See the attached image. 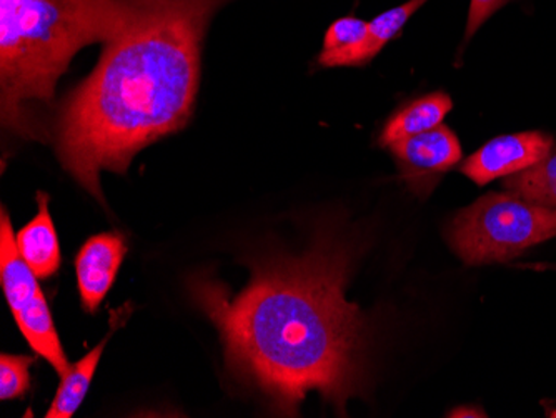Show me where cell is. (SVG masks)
Wrapping results in <instances>:
<instances>
[{
    "mask_svg": "<svg viewBox=\"0 0 556 418\" xmlns=\"http://www.w3.org/2000/svg\"><path fill=\"white\" fill-rule=\"evenodd\" d=\"M345 251L321 245L303 257L264 262L243 292L197 280L192 293L222 333L225 357L239 376L296 414L317 390L340 411L364 379L365 324L343 287Z\"/></svg>",
    "mask_w": 556,
    "mask_h": 418,
    "instance_id": "cell-1",
    "label": "cell"
},
{
    "mask_svg": "<svg viewBox=\"0 0 556 418\" xmlns=\"http://www.w3.org/2000/svg\"><path fill=\"white\" fill-rule=\"evenodd\" d=\"M227 0H125L121 30L61 112L62 165L97 199L100 172H125L150 143L186 126L200 47Z\"/></svg>",
    "mask_w": 556,
    "mask_h": 418,
    "instance_id": "cell-2",
    "label": "cell"
},
{
    "mask_svg": "<svg viewBox=\"0 0 556 418\" xmlns=\"http://www.w3.org/2000/svg\"><path fill=\"white\" fill-rule=\"evenodd\" d=\"M125 0H0V101L11 132L36 136L33 109L54 97L84 46L121 30Z\"/></svg>",
    "mask_w": 556,
    "mask_h": 418,
    "instance_id": "cell-3",
    "label": "cell"
},
{
    "mask_svg": "<svg viewBox=\"0 0 556 418\" xmlns=\"http://www.w3.org/2000/svg\"><path fill=\"white\" fill-rule=\"evenodd\" d=\"M556 237V208L490 192L453 218L448 242L468 265L508 262Z\"/></svg>",
    "mask_w": 556,
    "mask_h": 418,
    "instance_id": "cell-4",
    "label": "cell"
},
{
    "mask_svg": "<svg viewBox=\"0 0 556 418\" xmlns=\"http://www.w3.org/2000/svg\"><path fill=\"white\" fill-rule=\"evenodd\" d=\"M0 279L15 322L30 347L50 362L59 376L64 377L72 365L65 357L54 318L37 282L39 279L18 254L17 240L5 208H2L0 224Z\"/></svg>",
    "mask_w": 556,
    "mask_h": 418,
    "instance_id": "cell-5",
    "label": "cell"
},
{
    "mask_svg": "<svg viewBox=\"0 0 556 418\" xmlns=\"http://www.w3.org/2000/svg\"><path fill=\"white\" fill-rule=\"evenodd\" d=\"M403 179L420 197L432 192L440 177L462 161V147L448 127L407 137L390 145Z\"/></svg>",
    "mask_w": 556,
    "mask_h": 418,
    "instance_id": "cell-6",
    "label": "cell"
},
{
    "mask_svg": "<svg viewBox=\"0 0 556 418\" xmlns=\"http://www.w3.org/2000/svg\"><path fill=\"white\" fill-rule=\"evenodd\" d=\"M555 147L552 136L543 132L510 134L490 140L462 164V172L478 186L514 176L539 164Z\"/></svg>",
    "mask_w": 556,
    "mask_h": 418,
    "instance_id": "cell-7",
    "label": "cell"
},
{
    "mask_svg": "<svg viewBox=\"0 0 556 418\" xmlns=\"http://www.w3.org/2000/svg\"><path fill=\"white\" fill-rule=\"evenodd\" d=\"M127 254L125 240L118 233H100L87 240L75 261L80 301L90 314L99 308L114 286L122 261Z\"/></svg>",
    "mask_w": 556,
    "mask_h": 418,
    "instance_id": "cell-8",
    "label": "cell"
},
{
    "mask_svg": "<svg viewBox=\"0 0 556 418\" xmlns=\"http://www.w3.org/2000/svg\"><path fill=\"white\" fill-rule=\"evenodd\" d=\"M39 212L33 223L17 233L18 254L36 274L37 279H49L61 267V248L58 233L50 217L49 197L39 193Z\"/></svg>",
    "mask_w": 556,
    "mask_h": 418,
    "instance_id": "cell-9",
    "label": "cell"
},
{
    "mask_svg": "<svg viewBox=\"0 0 556 418\" xmlns=\"http://www.w3.org/2000/svg\"><path fill=\"white\" fill-rule=\"evenodd\" d=\"M428 0H408L399 8L390 9L383 14L368 22L367 39L361 46L353 47L352 51L333 59L328 67H357L370 62L383 47L405 27L412 15L424 8Z\"/></svg>",
    "mask_w": 556,
    "mask_h": 418,
    "instance_id": "cell-10",
    "label": "cell"
},
{
    "mask_svg": "<svg viewBox=\"0 0 556 418\" xmlns=\"http://www.w3.org/2000/svg\"><path fill=\"white\" fill-rule=\"evenodd\" d=\"M452 107V99L446 93L437 92L421 97L390 118L380 136V143L390 147L399 140L435 129L442 126L443 118Z\"/></svg>",
    "mask_w": 556,
    "mask_h": 418,
    "instance_id": "cell-11",
    "label": "cell"
},
{
    "mask_svg": "<svg viewBox=\"0 0 556 418\" xmlns=\"http://www.w3.org/2000/svg\"><path fill=\"white\" fill-rule=\"evenodd\" d=\"M105 343L108 340L99 343L86 357L72 365L71 370L62 377L54 404L50 405L47 410V418H71L75 411L79 410L87 392H89L100 357L104 354Z\"/></svg>",
    "mask_w": 556,
    "mask_h": 418,
    "instance_id": "cell-12",
    "label": "cell"
},
{
    "mask_svg": "<svg viewBox=\"0 0 556 418\" xmlns=\"http://www.w3.org/2000/svg\"><path fill=\"white\" fill-rule=\"evenodd\" d=\"M507 192L542 207L556 208V149L539 164L505 177Z\"/></svg>",
    "mask_w": 556,
    "mask_h": 418,
    "instance_id": "cell-13",
    "label": "cell"
},
{
    "mask_svg": "<svg viewBox=\"0 0 556 418\" xmlns=\"http://www.w3.org/2000/svg\"><path fill=\"white\" fill-rule=\"evenodd\" d=\"M368 34V22L358 17H343L333 22L328 27L327 36L324 40V51L318 58V64L321 67H328V64L339 55L352 51L353 47L361 46Z\"/></svg>",
    "mask_w": 556,
    "mask_h": 418,
    "instance_id": "cell-14",
    "label": "cell"
},
{
    "mask_svg": "<svg viewBox=\"0 0 556 418\" xmlns=\"http://www.w3.org/2000/svg\"><path fill=\"white\" fill-rule=\"evenodd\" d=\"M33 362V358L24 355L2 354L0 357V398L2 401L22 398L29 392V368Z\"/></svg>",
    "mask_w": 556,
    "mask_h": 418,
    "instance_id": "cell-15",
    "label": "cell"
},
{
    "mask_svg": "<svg viewBox=\"0 0 556 418\" xmlns=\"http://www.w3.org/2000/svg\"><path fill=\"white\" fill-rule=\"evenodd\" d=\"M508 2H510V0H470L467 29H465V43L470 42L471 37L478 33V29H480L496 11L505 8Z\"/></svg>",
    "mask_w": 556,
    "mask_h": 418,
    "instance_id": "cell-16",
    "label": "cell"
},
{
    "mask_svg": "<svg viewBox=\"0 0 556 418\" xmlns=\"http://www.w3.org/2000/svg\"><path fill=\"white\" fill-rule=\"evenodd\" d=\"M450 417H486L485 411L480 410V408L473 407H460L457 410H453L450 414Z\"/></svg>",
    "mask_w": 556,
    "mask_h": 418,
    "instance_id": "cell-17",
    "label": "cell"
}]
</instances>
